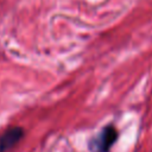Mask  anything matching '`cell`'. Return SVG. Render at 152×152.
<instances>
[{"instance_id":"7a4b0ae2","label":"cell","mask_w":152,"mask_h":152,"mask_svg":"<svg viewBox=\"0 0 152 152\" xmlns=\"http://www.w3.org/2000/svg\"><path fill=\"white\" fill-rule=\"evenodd\" d=\"M24 129L21 127H10L0 134V152H7L14 147L23 138Z\"/></svg>"},{"instance_id":"6da1fadb","label":"cell","mask_w":152,"mask_h":152,"mask_svg":"<svg viewBox=\"0 0 152 152\" xmlns=\"http://www.w3.org/2000/svg\"><path fill=\"white\" fill-rule=\"evenodd\" d=\"M118 139V131L114 126H106L99 135L90 142V150L93 152H109L110 147Z\"/></svg>"}]
</instances>
